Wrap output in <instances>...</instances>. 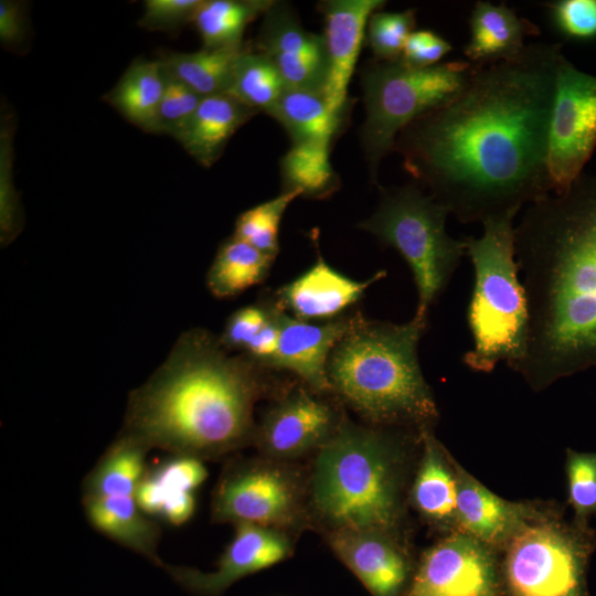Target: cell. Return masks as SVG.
Segmentation results:
<instances>
[{"label": "cell", "instance_id": "1", "mask_svg": "<svg viewBox=\"0 0 596 596\" xmlns=\"http://www.w3.org/2000/svg\"><path fill=\"white\" fill-rule=\"evenodd\" d=\"M562 43L479 66L397 136L404 170L459 222L517 216L551 195L547 151Z\"/></svg>", "mask_w": 596, "mask_h": 596}, {"label": "cell", "instance_id": "2", "mask_svg": "<svg viewBox=\"0 0 596 596\" xmlns=\"http://www.w3.org/2000/svg\"><path fill=\"white\" fill-rule=\"evenodd\" d=\"M514 246L529 307L514 372L540 392L596 366V175L528 205Z\"/></svg>", "mask_w": 596, "mask_h": 596}, {"label": "cell", "instance_id": "3", "mask_svg": "<svg viewBox=\"0 0 596 596\" xmlns=\"http://www.w3.org/2000/svg\"><path fill=\"white\" fill-rule=\"evenodd\" d=\"M264 368L230 355L211 333L184 332L155 374L129 396L121 432L150 449L213 458L253 441Z\"/></svg>", "mask_w": 596, "mask_h": 596}, {"label": "cell", "instance_id": "4", "mask_svg": "<svg viewBox=\"0 0 596 596\" xmlns=\"http://www.w3.org/2000/svg\"><path fill=\"white\" fill-rule=\"evenodd\" d=\"M426 327L415 317L393 323L352 316L328 359L331 390L371 424L429 429L438 408L417 355Z\"/></svg>", "mask_w": 596, "mask_h": 596}, {"label": "cell", "instance_id": "5", "mask_svg": "<svg viewBox=\"0 0 596 596\" xmlns=\"http://www.w3.org/2000/svg\"><path fill=\"white\" fill-rule=\"evenodd\" d=\"M404 447L383 428L343 418L319 449L310 478V502L329 531L396 534L403 515Z\"/></svg>", "mask_w": 596, "mask_h": 596}, {"label": "cell", "instance_id": "6", "mask_svg": "<svg viewBox=\"0 0 596 596\" xmlns=\"http://www.w3.org/2000/svg\"><path fill=\"white\" fill-rule=\"evenodd\" d=\"M514 217L487 220L480 237L464 238L473 269L466 313L472 345L461 361L473 372L490 373L499 362L515 371L525 355L529 307L515 259Z\"/></svg>", "mask_w": 596, "mask_h": 596}, {"label": "cell", "instance_id": "7", "mask_svg": "<svg viewBox=\"0 0 596 596\" xmlns=\"http://www.w3.org/2000/svg\"><path fill=\"white\" fill-rule=\"evenodd\" d=\"M380 193L375 212L359 227L397 251L407 263L418 297L414 317L427 322L432 306L466 255L465 242L447 234L449 211L417 183L380 187Z\"/></svg>", "mask_w": 596, "mask_h": 596}, {"label": "cell", "instance_id": "8", "mask_svg": "<svg viewBox=\"0 0 596 596\" xmlns=\"http://www.w3.org/2000/svg\"><path fill=\"white\" fill-rule=\"evenodd\" d=\"M479 66L466 60L412 68L400 60L371 61L361 71L365 118L360 142L371 181L381 161L394 151L401 131L412 121L459 93Z\"/></svg>", "mask_w": 596, "mask_h": 596}, {"label": "cell", "instance_id": "9", "mask_svg": "<svg viewBox=\"0 0 596 596\" xmlns=\"http://www.w3.org/2000/svg\"><path fill=\"white\" fill-rule=\"evenodd\" d=\"M595 547L586 520L567 522L550 508L503 547L509 596H588L586 570Z\"/></svg>", "mask_w": 596, "mask_h": 596}, {"label": "cell", "instance_id": "10", "mask_svg": "<svg viewBox=\"0 0 596 596\" xmlns=\"http://www.w3.org/2000/svg\"><path fill=\"white\" fill-rule=\"evenodd\" d=\"M304 491L299 472L286 461L233 460L213 491L211 518L216 523H248L285 532L304 520Z\"/></svg>", "mask_w": 596, "mask_h": 596}, {"label": "cell", "instance_id": "11", "mask_svg": "<svg viewBox=\"0 0 596 596\" xmlns=\"http://www.w3.org/2000/svg\"><path fill=\"white\" fill-rule=\"evenodd\" d=\"M596 148V76L575 67L564 55L556 74L547 172L554 194L565 193L583 174Z\"/></svg>", "mask_w": 596, "mask_h": 596}, {"label": "cell", "instance_id": "12", "mask_svg": "<svg viewBox=\"0 0 596 596\" xmlns=\"http://www.w3.org/2000/svg\"><path fill=\"white\" fill-rule=\"evenodd\" d=\"M493 549L455 531L428 549L404 596H497Z\"/></svg>", "mask_w": 596, "mask_h": 596}, {"label": "cell", "instance_id": "13", "mask_svg": "<svg viewBox=\"0 0 596 596\" xmlns=\"http://www.w3.org/2000/svg\"><path fill=\"white\" fill-rule=\"evenodd\" d=\"M342 419L315 391L295 387L266 409L253 443L266 458L286 461L323 447Z\"/></svg>", "mask_w": 596, "mask_h": 596}, {"label": "cell", "instance_id": "14", "mask_svg": "<svg viewBox=\"0 0 596 596\" xmlns=\"http://www.w3.org/2000/svg\"><path fill=\"white\" fill-rule=\"evenodd\" d=\"M290 553L291 543L286 532L241 523L235 525L233 539L215 571L202 572L164 563L161 567L185 590L196 596H219L238 579L284 561Z\"/></svg>", "mask_w": 596, "mask_h": 596}, {"label": "cell", "instance_id": "15", "mask_svg": "<svg viewBox=\"0 0 596 596\" xmlns=\"http://www.w3.org/2000/svg\"><path fill=\"white\" fill-rule=\"evenodd\" d=\"M263 17L258 51L274 62L286 87L323 93L327 76L323 35L305 30L286 2L274 1Z\"/></svg>", "mask_w": 596, "mask_h": 596}, {"label": "cell", "instance_id": "16", "mask_svg": "<svg viewBox=\"0 0 596 596\" xmlns=\"http://www.w3.org/2000/svg\"><path fill=\"white\" fill-rule=\"evenodd\" d=\"M383 0H324L318 10L324 19L327 76L323 97L329 110L344 117L348 86L354 72L372 13L382 9Z\"/></svg>", "mask_w": 596, "mask_h": 596}, {"label": "cell", "instance_id": "17", "mask_svg": "<svg viewBox=\"0 0 596 596\" xmlns=\"http://www.w3.org/2000/svg\"><path fill=\"white\" fill-rule=\"evenodd\" d=\"M454 466L458 531L493 550L503 549L525 524L550 510L535 502L505 500L485 487L455 459Z\"/></svg>", "mask_w": 596, "mask_h": 596}, {"label": "cell", "instance_id": "18", "mask_svg": "<svg viewBox=\"0 0 596 596\" xmlns=\"http://www.w3.org/2000/svg\"><path fill=\"white\" fill-rule=\"evenodd\" d=\"M336 555L372 596H398L408 578L409 564L396 534L383 531H329Z\"/></svg>", "mask_w": 596, "mask_h": 596}, {"label": "cell", "instance_id": "19", "mask_svg": "<svg viewBox=\"0 0 596 596\" xmlns=\"http://www.w3.org/2000/svg\"><path fill=\"white\" fill-rule=\"evenodd\" d=\"M275 305L279 340L272 368L292 372L316 393L332 391L327 375L328 359L349 329L352 316L316 324L297 319Z\"/></svg>", "mask_w": 596, "mask_h": 596}, {"label": "cell", "instance_id": "20", "mask_svg": "<svg viewBox=\"0 0 596 596\" xmlns=\"http://www.w3.org/2000/svg\"><path fill=\"white\" fill-rule=\"evenodd\" d=\"M385 276L381 269L368 280L358 281L329 266L318 254L311 267L277 290L275 302L297 319L331 321Z\"/></svg>", "mask_w": 596, "mask_h": 596}, {"label": "cell", "instance_id": "21", "mask_svg": "<svg viewBox=\"0 0 596 596\" xmlns=\"http://www.w3.org/2000/svg\"><path fill=\"white\" fill-rule=\"evenodd\" d=\"M540 35V29L505 3L477 1L469 17V40L464 46L466 61L489 66L517 58L525 39Z\"/></svg>", "mask_w": 596, "mask_h": 596}, {"label": "cell", "instance_id": "22", "mask_svg": "<svg viewBox=\"0 0 596 596\" xmlns=\"http://www.w3.org/2000/svg\"><path fill=\"white\" fill-rule=\"evenodd\" d=\"M421 437L423 454L411 488L412 504L433 526L458 531L454 458L430 429L421 432Z\"/></svg>", "mask_w": 596, "mask_h": 596}, {"label": "cell", "instance_id": "23", "mask_svg": "<svg viewBox=\"0 0 596 596\" xmlns=\"http://www.w3.org/2000/svg\"><path fill=\"white\" fill-rule=\"evenodd\" d=\"M85 515L91 525L118 544L162 566L157 550L161 538L159 524L143 513L134 496H83Z\"/></svg>", "mask_w": 596, "mask_h": 596}, {"label": "cell", "instance_id": "24", "mask_svg": "<svg viewBox=\"0 0 596 596\" xmlns=\"http://www.w3.org/2000/svg\"><path fill=\"white\" fill-rule=\"evenodd\" d=\"M257 113L230 94L203 97L175 139L196 162L209 168L237 129Z\"/></svg>", "mask_w": 596, "mask_h": 596}, {"label": "cell", "instance_id": "25", "mask_svg": "<svg viewBox=\"0 0 596 596\" xmlns=\"http://www.w3.org/2000/svg\"><path fill=\"white\" fill-rule=\"evenodd\" d=\"M150 448L136 436L121 432L106 449L83 483V496H134L146 471Z\"/></svg>", "mask_w": 596, "mask_h": 596}, {"label": "cell", "instance_id": "26", "mask_svg": "<svg viewBox=\"0 0 596 596\" xmlns=\"http://www.w3.org/2000/svg\"><path fill=\"white\" fill-rule=\"evenodd\" d=\"M164 86L166 72L161 61L138 60L123 74L108 94V100L135 126L157 132Z\"/></svg>", "mask_w": 596, "mask_h": 596}, {"label": "cell", "instance_id": "27", "mask_svg": "<svg viewBox=\"0 0 596 596\" xmlns=\"http://www.w3.org/2000/svg\"><path fill=\"white\" fill-rule=\"evenodd\" d=\"M275 257L234 235L221 244L206 276L216 298H231L265 280Z\"/></svg>", "mask_w": 596, "mask_h": 596}, {"label": "cell", "instance_id": "28", "mask_svg": "<svg viewBox=\"0 0 596 596\" xmlns=\"http://www.w3.org/2000/svg\"><path fill=\"white\" fill-rule=\"evenodd\" d=\"M247 47H203L162 57L164 68L201 97L228 94L236 62Z\"/></svg>", "mask_w": 596, "mask_h": 596}, {"label": "cell", "instance_id": "29", "mask_svg": "<svg viewBox=\"0 0 596 596\" xmlns=\"http://www.w3.org/2000/svg\"><path fill=\"white\" fill-rule=\"evenodd\" d=\"M289 134L292 142L332 143L344 117L333 115L322 93L288 88L270 114Z\"/></svg>", "mask_w": 596, "mask_h": 596}, {"label": "cell", "instance_id": "30", "mask_svg": "<svg viewBox=\"0 0 596 596\" xmlns=\"http://www.w3.org/2000/svg\"><path fill=\"white\" fill-rule=\"evenodd\" d=\"M330 143L292 142L280 160L283 191H297L300 196L321 200L340 188V180L330 163Z\"/></svg>", "mask_w": 596, "mask_h": 596}, {"label": "cell", "instance_id": "31", "mask_svg": "<svg viewBox=\"0 0 596 596\" xmlns=\"http://www.w3.org/2000/svg\"><path fill=\"white\" fill-rule=\"evenodd\" d=\"M273 0H202L193 23L206 49L243 45L246 26L264 15Z\"/></svg>", "mask_w": 596, "mask_h": 596}, {"label": "cell", "instance_id": "32", "mask_svg": "<svg viewBox=\"0 0 596 596\" xmlns=\"http://www.w3.org/2000/svg\"><path fill=\"white\" fill-rule=\"evenodd\" d=\"M286 84L274 62L246 49L238 57L228 94L256 113L270 116Z\"/></svg>", "mask_w": 596, "mask_h": 596}, {"label": "cell", "instance_id": "33", "mask_svg": "<svg viewBox=\"0 0 596 596\" xmlns=\"http://www.w3.org/2000/svg\"><path fill=\"white\" fill-rule=\"evenodd\" d=\"M300 193L283 191L277 196L253 206L238 215L234 236L258 251L276 257L279 253V228L283 215Z\"/></svg>", "mask_w": 596, "mask_h": 596}, {"label": "cell", "instance_id": "34", "mask_svg": "<svg viewBox=\"0 0 596 596\" xmlns=\"http://www.w3.org/2000/svg\"><path fill=\"white\" fill-rule=\"evenodd\" d=\"M416 10L386 12L377 10L369 19L366 39L375 61L401 58L405 42L414 31Z\"/></svg>", "mask_w": 596, "mask_h": 596}, {"label": "cell", "instance_id": "35", "mask_svg": "<svg viewBox=\"0 0 596 596\" xmlns=\"http://www.w3.org/2000/svg\"><path fill=\"white\" fill-rule=\"evenodd\" d=\"M568 503L578 520L596 517V453L566 450Z\"/></svg>", "mask_w": 596, "mask_h": 596}, {"label": "cell", "instance_id": "36", "mask_svg": "<svg viewBox=\"0 0 596 596\" xmlns=\"http://www.w3.org/2000/svg\"><path fill=\"white\" fill-rule=\"evenodd\" d=\"M164 72L166 86L159 108L157 134H167L177 139L192 118L203 97L166 68Z\"/></svg>", "mask_w": 596, "mask_h": 596}, {"label": "cell", "instance_id": "37", "mask_svg": "<svg viewBox=\"0 0 596 596\" xmlns=\"http://www.w3.org/2000/svg\"><path fill=\"white\" fill-rule=\"evenodd\" d=\"M546 8L553 29L564 39L596 40V0H556Z\"/></svg>", "mask_w": 596, "mask_h": 596}, {"label": "cell", "instance_id": "38", "mask_svg": "<svg viewBox=\"0 0 596 596\" xmlns=\"http://www.w3.org/2000/svg\"><path fill=\"white\" fill-rule=\"evenodd\" d=\"M22 217L12 175V140L7 125L0 136V241L10 244L21 231Z\"/></svg>", "mask_w": 596, "mask_h": 596}, {"label": "cell", "instance_id": "39", "mask_svg": "<svg viewBox=\"0 0 596 596\" xmlns=\"http://www.w3.org/2000/svg\"><path fill=\"white\" fill-rule=\"evenodd\" d=\"M147 472L159 486L161 500L179 492H193L207 477L202 459L185 455H171Z\"/></svg>", "mask_w": 596, "mask_h": 596}, {"label": "cell", "instance_id": "40", "mask_svg": "<svg viewBox=\"0 0 596 596\" xmlns=\"http://www.w3.org/2000/svg\"><path fill=\"white\" fill-rule=\"evenodd\" d=\"M272 301L248 305L236 310L227 319L219 342L227 351H241L251 343L255 336L270 320Z\"/></svg>", "mask_w": 596, "mask_h": 596}, {"label": "cell", "instance_id": "41", "mask_svg": "<svg viewBox=\"0 0 596 596\" xmlns=\"http://www.w3.org/2000/svg\"><path fill=\"white\" fill-rule=\"evenodd\" d=\"M202 0H147L139 24L148 30L174 31L188 22Z\"/></svg>", "mask_w": 596, "mask_h": 596}, {"label": "cell", "instance_id": "42", "mask_svg": "<svg viewBox=\"0 0 596 596\" xmlns=\"http://www.w3.org/2000/svg\"><path fill=\"white\" fill-rule=\"evenodd\" d=\"M453 45L433 30H414L407 38L400 61L412 68H426L441 63Z\"/></svg>", "mask_w": 596, "mask_h": 596}, {"label": "cell", "instance_id": "43", "mask_svg": "<svg viewBox=\"0 0 596 596\" xmlns=\"http://www.w3.org/2000/svg\"><path fill=\"white\" fill-rule=\"evenodd\" d=\"M272 308L270 320L242 352L244 356L264 369L272 368L278 349L279 328L274 300L272 301Z\"/></svg>", "mask_w": 596, "mask_h": 596}, {"label": "cell", "instance_id": "44", "mask_svg": "<svg viewBox=\"0 0 596 596\" xmlns=\"http://www.w3.org/2000/svg\"><path fill=\"white\" fill-rule=\"evenodd\" d=\"M25 21L21 4L0 1V40L4 45H14L23 40Z\"/></svg>", "mask_w": 596, "mask_h": 596}]
</instances>
